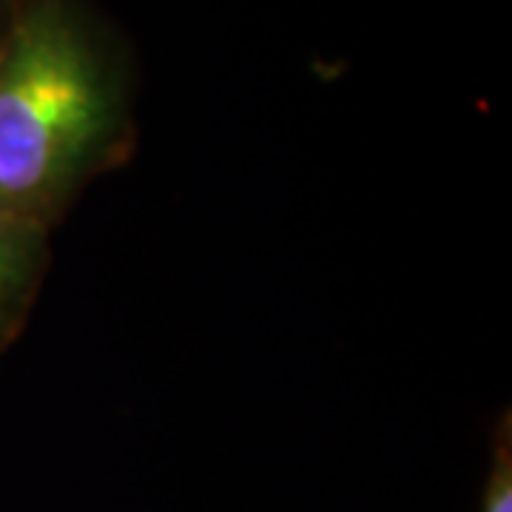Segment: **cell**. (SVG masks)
Segmentation results:
<instances>
[{"instance_id": "1", "label": "cell", "mask_w": 512, "mask_h": 512, "mask_svg": "<svg viewBox=\"0 0 512 512\" xmlns=\"http://www.w3.org/2000/svg\"><path fill=\"white\" fill-rule=\"evenodd\" d=\"M120 123L117 89L69 0H35L0 46V205L35 220Z\"/></svg>"}, {"instance_id": "2", "label": "cell", "mask_w": 512, "mask_h": 512, "mask_svg": "<svg viewBox=\"0 0 512 512\" xmlns=\"http://www.w3.org/2000/svg\"><path fill=\"white\" fill-rule=\"evenodd\" d=\"M40 222L0 214V325L20 302L35 274Z\"/></svg>"}, {"instance_id": "3", "label": "cell", "mask_w": 512, "mask_h": 512, "mask_svg": "<svg viewBox=\"0 0 512 512\" xmlns=\"http://www.w3.org/2000/svg\"><path fill=\"white\" fill-rule=\"evenodd\" d=\"M481 512H512V456L507 433H504V441H498V450H495L493 473L487 481Z\"/></svg>"}, {"instance_id": "4", "label": "cell", "mask_w": 512, "mask_h": 512, "mask_svg": "<svg viewBox=\"0 0 512 512\" xmlns=\"http://www.w3.org/2000/svg\"><path fill=\"white\" fill-rule=\"evenodd\" d=\"M0 214H9V211H6V208H3V205H0ZM12 217H15V214H12Z\"/></svg>"}]
</instances>
